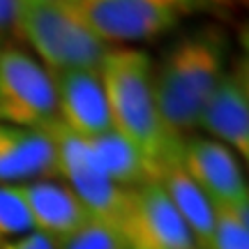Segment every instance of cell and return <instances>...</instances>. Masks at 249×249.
Listing matches in <instances>:
<instances>
[{
    "label": "cell",
    "instance_id": "1",
    "mask_svg": "<svg viewBox=\"0 0 249 249\" xmlns=\"http://www.w3.org/2000/svg\"><path fill=\"white\" fill-rule=\"evenodd\" d=\"M229 35L219 23L189 30L155 65V95L161 123L176 139L198 129L208 99L229 67Z\"/></svg>",
    "mask_w": 249,
    "mask_h": 249
},
{
    "label": "cell",
    "instance_id": "2",
    "mask_svg": "<svg viewBox=\"0 0 249 249\" xmlns=\"http://www.w3.org/2000/svg\"><path fill=\"white\" fill-rule=\"evenodd\" d=\"M111 129L123 136L157 176L161 161L180 148L182 139L166 132L155 95V62L145 51L111 46L99 65Z\"/></svg>",
    "mask_w": 249,
    "mask_h": 249
},
{
    "label": "cell",
    "instance_id": "3",
    "mask_svg": "<svg viewBox=\"0 0 249 249\" xmlns=\"http://www.w3.org/2000/svg\"><path fill=\"white\" fill-rule=\"evenodd\" d=\"M17 35H21L39 62L51 71L99 70L107 51L102 39L88 33L60 2L18 0Z\"/></svg>",
    "mask_w": 249,
    "mask_h": 249
},
{
    "label": "cell",
    "instance_id": "4",
    "mask_svg": "<svg viewBox=\"0 0 249 249\" xmlns=\"http://www.w3.org/2000/svg\"><path fill=\"white\" fill-rule=\"evenodd\" d=\"M42 132H46V136L53 143L58 173L67 180L65 185L79 196L90 217L113 226L118 231L127 208L129 189L118 187L108 178L97 164L95 155L90 152L88 143L76 134H71L60 120H53Z\"/></svg>",
    "mask_w": 249,
    "mask_h": 249
},
{
    "label": "cell",
    "instance_id": "5",
    "mask_svg": "<svg viewBox=\"0 0 249 249\" xmlns=\"http://www.w3.org/2000/svg\"><path fill=\"white\" fill-rule=\"evenodd\" d=\"M0 120L23 129H44L58 120L51 71L14 46L0 51Z\"/></svg>",
    "mask_w": 249,
    "mask_h": 249
},
{
    "label": "cell",
    "instance_id": "6",
    "mask_svg": "<svg viewBox=\"0 0 249 249\" xmlns=\"http://www.w3.org/2000/svg\"><path fill=\"white\" fill-rule=\"evenodd\" d=\"M88 33L108 46L148 42L178 28L180 17L145 0H58Z\"/></svg>",
    "mask_w": 249,
    "mask_h": 249
},
{
    "label": "cell",
    "instance_id": "7",
    "mask_svg": "<svg viewBox=\"0 0 249 249\" xmlns=\"http://www.w3.org/2000/svg\"><path fill=\"white\" fill-rule=\"evenodd\" d=\"M118 233L127 249H198L157 180L129 189Z\"/></svg>",
    "mask_w": 249,
    "mask_h": 249
},
{
    "label": "cell",
    "instance_id": "8",
    "mask_svg": "<svg viewBox=\"0 0 249 249\" xmlns=\"http://www.w3.org/2000/svg\"><path fill=\"white\" fill-rule=\"evenodd\" d=\"M180 164L214 208H249V189L238 155L210 136L180 141Z\"/></svg>",
    "mask_w": 249,
    "mask_h": 249
},
{
    "label": "cell",
    "instance_id": "9",
    "mask_svg": "<svg viewBox=\"0 0 249 249\" xmlns=\"http://www.w3.org/2000/svg\"><path fill=\"white\" fill-rule=\"evenodd\" d=\"M198 129L224 143L242 160L249 157V65L247 55L229 62L226 71L205 104Z\"/></svg>",
    "mask_w": 249,
    "mask_h": 249
},
{
    "label": "cell",
    "instance_id": "10",
    "mask_svg": "<svg viewBox=\"0 0 249 249\" xmlns=\"http://www.w3.org/2000/svg\"><path fill=\"white\" fill-rule=\"evenodd\" d=\"M58 120L79 139H95L111 132L107 97L99 70L53 71Z\"/></svg>",
    "mask_w": 249,
    "mask_h": 249
},
{
    "label": "cell",
    "instance_id": "11",
    "mask_svg": "<svg viewBox=\"0 0 249 249\" xmlns=\"http://www.w3.org/2000/svg\"><path fill=\"white\" fill-rule=\"evenodd\" d=\"M14 187L28 208L33 231L51 238L53 242L65 240L90 219V213L83 208L79 196L65 182L42 178Z\"/></svg>",
    "mask_w": 249,
    "mask_h": 249
},
{
    "label": "cell",
    "instance_id": "12",
    "mask_svg": "<svg viewBox=\"0 0 249 249\" xmlns=\"http://www.w3.org/2000/svg\"><path fill=\"white\" fill-rule=\"evenodd\" d=\"M55 173V148L46 132L0 120V185H21Z\"/></svg>",
    "mask_w": 249,
    "mask_h": 249
},
{
    "label": "cell",
    "instance_id": "13",
    "mask_svg": "<svg viewBox=\"0 0 249 249\" xmlns=\"http://www.w3.org/2000/svg\"><path fill=\"white\" fill-rule=\"evenodd\" d=\"M155 180L161 185V189L171 198L173 208L178 210L182 222L187 224L196 247L208 249L214 229V205L210 203V198L201 192V187L196 185L194 180L187 176V171L182 169L180 148L171 157L161 161Z\"/></svg>",
    "mask_w": 249,
    "mask_h": 249
},
{
    "label": "cell",
    "instance_id": "14",
    "mask_svg": "<svg viewBox=\"0 0 249 249\" xmlns=\"http://www.w3.org/2000/svg\"><path fill=\"white\" fill-rule=\"evenodd\" d=\"M88 143L90 152L95 155L97 164L108 178L113 180L118 187L124 189H134V187L143 185L152 178V171L148 169V164L143 161V157L134 150L123 136H118L113 129L95 139H83Z\"/></svg>",
    "mask_w": 249,
    "mask_h": 249
},
{
    "label": "cell",
    "instance_id": "15",
    "mask_svg": "<svg viewBox=\"0 0 249 249\" xmlns=\"http://www.w3.org/2000/svg\"><path fill=\"white\" fill-rule=\"evenodd\" d=\"M208 249H249V208H214V229Z\"/></svg>",
    "mask_w": 249,
    "mask_h": 249
},
{
    "label": "cell",
    "instance_id": "16",
    "mask_svg": "<svg viewBox=\"0 0 249 249\" xmlns=\"http://www.w3.org/2000/svg\"><path fill=\"white\" fill-rule=\"evenodd\" d=\"M33 231L23 198L14 185H0V245Z\"/></svg>",
    "mask_w": 249,
    "mask_h": 249
},
{
    "label": "cell",
    "instance_id": "17",
    "mask_svg": "<svg viewBox=\"0 0 249 249\" xmlns=\"http://www.w3.org/2000/svg\"><path fill=\"white\" fill-rule=\"evenodd\" d=\"M58 249H127V245L113 226L90 217L79 231L58 242Z\"/></svg>",
    "mask_w": 249,
    "mask_h": 249
},
{
    "label": "cell",
    "instance_id": "18",
    "mask_svg": "<svg viewBox=\"0 0 249 249\" xmlns=\"http://www.w3.org/2000/svg\"><path fill=\"white\" fill-rule=\"evenodd\" d=\"M150 5H157L161 9H169L173 14L182 17H213V18H231L240 0H145Z\"/></svg>",
    "mask_w": 249,
    "mask_h": 249
},
{
    "label": "cell",
    "instance_id": "19",
    "mask_svg": "<svg viewBox=\"0 0 249 249\" xmlns=\"http://www.w3.org/2000/svg\"><path fill=\"white\" fill-rule=\"evenodd\" d=\"M0 249H58V242H53L51 238H46L42 233L30 231L26 235H18L14 240L0 245Z\"/></svg>",
    "mask_w": 249,
    "mask_h": 249
},
{
    "label": "cell",
    "instance_id": "20",
    "mask_svg": "<svg viewBox=\"0 0 249 249\" xmlns=\"http://www.w3.org/2000/svg\"><path fill=\"white\" fill-rule=\"evenodd\" d=\"M18 0H0V37L5 33H17Z\"/></svg>",
    "mask_w": 249,
    "mask_h": 249
},
{
    "label": "cell",
    "instance_id": "21",
    "mask_svg": "<svg viewBox=\"0 0 249 249\" xmlns=\"http://www.w3.org/2000/svg\"><path fill=\"white\" fill-rule=\"evenodd\" d=\"M44 2H58V0H44Z\"/></svg>",
    "mask_w": 249,
    "mask_h": 249
},
{
    "label": "cell",
    "instance_id": "22",
    "mask_svg": "<svg viewBox=\"0 0 249 249\" xmlns=\"http://www.w3.org/2000/svg\"><path fill=\"white\" fill-rule=\"evenodd\" d=\"M0 42H2V37H0Z\"/></svg>",
    "mask_w": 249,
    "mask_h": 249
}]
</instances>
